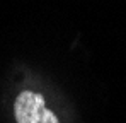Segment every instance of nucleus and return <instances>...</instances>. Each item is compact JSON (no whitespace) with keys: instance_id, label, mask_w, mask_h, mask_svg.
Segmentation results:
<instances>
[{"instance_id":"1","label":"nucleus","mask_w":126,"mask_h":123,"mask_svg":"<svg viewBox=\"0 0 126 123\" xmlns=\"http://www.w3.org/2000/svg\"><path fill=\"white\" fill-rule=\"evenodd\" d=\"M14 116L17 123H60L58 116L46 108L43 94L32 91H22L16 98Z\"/></svg>"}]
</instances>
